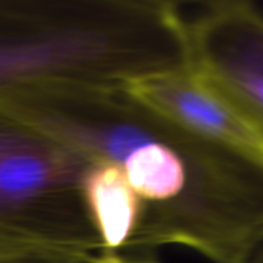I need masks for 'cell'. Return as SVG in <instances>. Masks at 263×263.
<instances>
[{
  "label": "cell",
  "mask_w": 263,
  "mask_h": 263,
  "mask_svg": "<svg viewBox=\"0 0 263 263\" xmlns=\"http://www.w3.org/2000/svg\"><path fill=\"white\" fill-rule=\"evenodd\" d=\"M193 68L185 14L162 0H0V96L126 86Z\"/></svg>",
  "instance_id": "obj_2"
},
{
  "label": "cell",
  "mask_w": 263,
  "mask_h": 263,
  "mask_svg": "<svg viewBox=\"0 0 263 263\" xmlns=\"http://www.w3.org/2000/svg\"><path fill=\"white\" fill-rule=\"evenodd\" d=\"M0 263H68V262H66V257L43 256V254H32V256H17V257H6V259H0Z\"/></svg>",
  "instance_id": "obj_9"
},
{
  "label": "cell",
  "mask_w": 263,
  "mask_h": 263,
  "mask_svg": "<svg viewBox=\"0 0 263 263\" xmlns=\"http://www.w3.org/2000/svg\"><path fill=\"white\" fill-rule=\"evenodd\" d=\"M0 102L123 174L143 205L131 251L180 245L233 263L263 231V153L194 134L126 86L46 85Z\"/></svg>",
  "instance_id": "obj_1"
},
{
  "label": "cell",
  "mask_w": 263,
  "mask_h": 263,
  "mask_svg": "<svg viewBox=\"0 0 263 263\" xmlns=\"http://www.w3.org/2000/svg\"><path fill=\"white\" fill-rule=\"evenodd\" d=\"M185 20L193 68L263 134V54L250 32L248 3H208L193 15L185 14Z\"/></svg>",
  "instance_id": "obj_4"
},
{
  "label": "cell",
  "mask_w": 263,
  "mask_h": 263,
  "mask_svg": "<svg viewBox=\"0 0 263 263\" xmlns=\"http://www.w3.org/2000/svg\"><path fill=\"white\" fill-rule=\"evenodd\" d=\"M140 100L210 140L263 153L257 126L206 77L194 68L126 85Z\"/></svg>",
  "instance_id": "obj_5"
},
{
  "label": "cell",
  "mask_w": 263,
  "mask_h": 263,
  "mask_svg": "<svg viewBox=\"0 0 263 263\" xmlns=\"http://www.w3.org/2000/svg\"><path fill=\"white\" fill-rule=\"evenodd\" d=\"M83 193L102 253L131 251L143 220V205L123 174L109 163L92 162Z\"/></svg>",
  "instance_id": "obj_6"
},
{
  "label": "cell",
  "mask_w": 263,
  "mask_h": 263,
  "mask_svg": "<svg viewBox=\"0 0 263 263\" xmlns=\"http://www.w3.org/2000/svg\"><path fill=\"white\" fill-rule=\"evenodd\" d=\"M233 263H263V231H260Z\"/></svg>",
  "instance_id": "obj_8"
},
{
  "label": "cell",
  "mask_w": 263,
  "mask_h": 263,
  "mask_svg": "<svg viewBox=\"0 0 263 263\" xmlns=\"http://www.w3.org/2000/svg\"><path fill=\"white\" fill-rule=\"evenodd\" d=\"M92 160L0 102V259L102 253L83 183Z\"/></svg>",
  "instance_id": "obj_3"
},
{
  "label": "cell",
  "mask_w": 263,
  "mask_h": 263,
  "mask_svg": "<svg viewBox=\"0 0 263 263\" xmlns=\"http://www.w3.org/2000/svg\"><path fill=\"white\" fill-rule=\"evenodd\" d=\"M68 263H160L149 251L96 253L77 257H66Z\"/></svg>",
  "instance_id": "obj_7"
}]
</instances>
